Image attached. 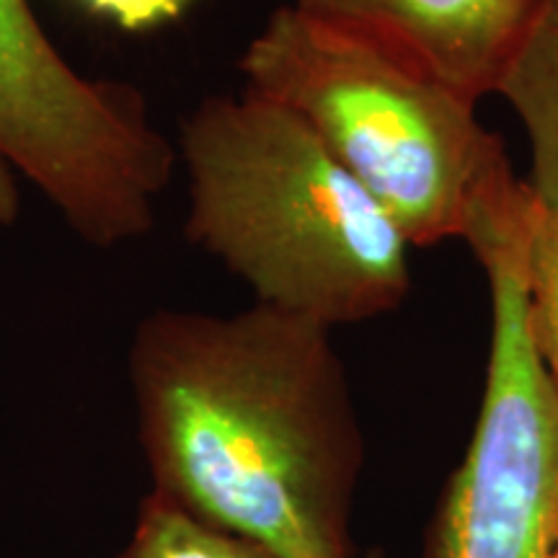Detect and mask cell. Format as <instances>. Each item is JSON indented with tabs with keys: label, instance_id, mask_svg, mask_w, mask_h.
<instances>
[{
	"label": "cell",
	"instance_id": "1",
	"mask_svg": "<svg viewBox=\"0 0 558 558\" xmlns=\"http://www.w3.org/2000/svg\"><path fill=\"white\" fill-rule=\"evenodd\" d=\"M153 492L282 558H357L365 439L331 329L160 308L128 354Z\"/></svg>",
	"mask_w": 558,
	"mask_h": 558
},
{
	"label": "cell",
	"instance_id": "2",
	"mask_svg": "<svg viewBox=\"0 0 558 558\" xmlns=\"http://www.w3.org/2000/svg\"><path fill=\"white\" fill-rule=\"evenodd\" d=\"M173 145L190 179L186 239L256 303L333 331L407 300V235L295 111L251 88L207 96Z\"/></svg>",
	"mask_w": 558,
	"mask_h": 558
},
{
	"label": "cell",
	"instance_id": "3",
	"mask_svg": "<svg viewBox=\"0 0 558 558\" xmlns=\"http://www.w3.org/2000/svg\"><path fill=\"white\" fill-rule=\"evenodd\" d=\"M239 68L246 88L316 132L411 246L465 241L481 202L512 173L476 99L292 3L269 13Z\"/></svg>",
	"mask_w": 558,
	"mask_h": 558
},
{
	"label": "cell",
	"instance_id": "4",
	"mask_svg": "<svg viewBox=\"0 0 558 558\" xmlns=\"http://www.w3.org/2000/svg\"><path fill=\"white\" fill-rule=\"evenodd\" d=\"M527 184L509 177L465 235L488 279L492 341L478 422L424 558H558V390L527 331Z\"/></svg>",
	"mask_w": 558,
	"mask_h": 558
},
{
	"label": "cell",
	"instance_id": "5",
	"mask_svg": "<svg viewBox=\"0 0 558 558\" xmlns=\"http://www.w3.org/2000/svg\"><path fill=\"white\" fill-rule=\"evenodd\" d=\"M0 156L96 248L150 233L179 163L143 90L78 73L29 0H0Z\"/></svg>",
	"mask_w": 558,
	"mask_h": 558
},
{
	"label": "cell",
	"instance_id": "6",
	"mask_svg": "<svg viewBox=\"0 0 558 558\" xmlns=\"http://www.w3.org/2000/svg\"><path fill=\"white\" fill-rule=\"evenodd\" d=\"M481 101L499 90L541 0H292Z\"/></svg>",
	"mask_w": 558,
	"mask_h": 558
},
{
	"label": "cell",
	"instance_id": "7",
	"mask_svg": "<svg viewBox=\"0 0 558 558\" xmlns=\"http://www.w3.org/2000/svg\"><path fill=\"white\" fill-rule=\"evenodd\" d=\"M497 96L527 132L525 184L541 205L558 209V0H541Z\"/></svg>",
	"mask_w": 558,
	"mask_h": 558
},
{
	"label": "cell",
	"instance_id": "8",
	"mask_svg": "<svg viewBox=\"0 0 558 558\" xmlns=\"http://www.w3.org/2000/svg\"><path fill=\"white\" fill-rule=\"evenodd\" d=\"M114 558H282L264 543L246 538L153 492L140 499L135 525Z\"/></svg>",
	"mask_w": 558,
	"mask_h": 558
},
{
	"label": "cell",
	"instance_id": "9",
	"mask_svg": "<svg viewBox=\"0 0 558 558\" xmlns=\"http://www.w3.org/2000/svg\"><path fill=\"white\" fill-rule=\"evenodd\" d=\"M527 331L558 390V209L541 205L533 192L527 207Z\"/></svg>",
	"mask_w": 558,
	"mask_h": 558
},
{
	"label": "cell",
	"instance_id": "10",
	"mask_svg": "<svg viewBox=\"0 0 558 558\" xmlns=\"http://www.w3.org/2000/svg\"><path fill=\"white\" fill-rule=\"evenodd\" d=\"M78 3L124 32H148L181 16L192 0H78Z\"/></svg>",
	"mask_w": 558,
	"mask_h": 558
},
{
	"label": "cell",
	"instance_id": "11",
	"mask_svg": "<svg viewBox=\"0 0 558 558\" xmlns=\"http://www.w3.org/2000/svg\"><path fill=\"white\" fill-rule=\"evenodd\" d=\"M16 179H21L19 173L13 171L9 160L0 156V226H11L19 218L21 190Z\"/></svg>",
	"mask_w": 558,
	"mask_h": 558
},
{
	"label": "cell",
	"instance_id": "12",
	"mask_svg": "<svg viewBox=\"0 0 558 558\" xmlns=\"http://www.w3.org/2000/svg\"><path fill=\"white\" fill-rule=\"evenodd\" d=\"M357 558H386V556H383V550L375 548V550H365V554H360Z\"/></svg>",
	"mask_w": 558,
	"mask_h": 558
}]
</instances>
